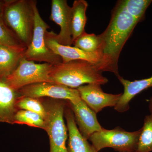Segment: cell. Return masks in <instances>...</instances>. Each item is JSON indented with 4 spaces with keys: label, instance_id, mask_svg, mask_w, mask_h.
I'll list each match as a JSON object with an SVG mask.
<instances>
[{
    "label": "cell",
    "instance_id": "obj_22",
    "mask_svg": "<svg viewBox=\"0 0 152 152\" xmlns=\"http://www.w3.org/2000/svg\"><path fill=\"white\" fill-rule=\"evenodd\" d=\"M125 9L139 22L143 18L147 9L152 3L151 0H124Z\"/></svg>",
    "mask_w": 152,
    "mask_h": 152
},
{
    "label": "cell",
    "instance_id": "obj_5",
    "mask_svg": "<svg viewBox=\"0 0 152 152\" xmlns=\"http://www.w3.org/2000/svg\"><path fill=\"white\" fill-rule=\"evenodd\" d=\"M141 130L129 132L119 127L113 129H103L94 133L88 140L98 152L110 148L119 152H136Z\"/></svg>",
    "mask_w": 152,
    "mask_h": 152
},
{
    "label": "cell",
    "instance_id": "obj_2",
    "mask_svg": "<svg viewBox=\"0 0 152 152\" xmlns=\"http://www.w3.org/2000/svg\"><path fill=\"white\" fill-rule=\"evenodd\" d=\"M51 83L75 89L84 84L104 85L108 80L94 65L86 61L77 60L55 65L50 74Z\"/></svg>",
    "mask_w": 152,
    "mask_h": 152
},
{
    "label": "cell",
    "instance_id": "obj_16",
    "mask_svg": "<svg viewBox=\"0 0 152 152\" xmlns=\"http://www.w3.org/2000/svg\"><path fill=\"white\" fill-rule=\"evenodd\" d=\"M26 48L0 45V79L6 78L15 70L24 57Z\"/></svg>",
    "mask_w": 152,
    "mask_h": 152
},
{
    "label": "cell",
    "instance_id": "obj_14",
    "mask_svg": "<svg viewBox=\"0 0 152 152\" xmlns=\"http://www.w3.org/2000/svg\"><path fill=\"white\" fill-rule=\"evenodd\" d=\"M64 115L69 132L68 152H98L82 136L76 124L73 113L68 104L65 109Z\"/></svg>",
    "mask_w": 152,
    "mask_h": 152
},
{
    "label": "cell",
    "instance_id": "obj_4",
    "mask_svg": "<svg viewBox=\"0 0 152 152\" xmlns=\"http://www.w3.org/2000/svg\"><path fill=\"white\" fill-rule=\"evenodd\" d=\"M61 100L52 99L43 103L46 110L45 130L50 140V152H68L66 146L68 130L64 119L66 105Z\"/></svg>",
    "mask_w": 152,
    "mask_h": 152
},
{
    "label": "cell",
    "instance_id": "obj_19",
    "mask_svg": "<svg viewBox=\"0 0 152 152\" xmlns=\"http://www.w3.org/2000/svg\"><path fill=\"white\" fill-rule=\"evenodd\" d=\"M14 124H26L44 130L45 128V121L42 116L26 110H19L17 112L14 118Z\"/></svg>",
    "mask_w": 152,
    "mask_h": 152
},
{
    "label": "cell",
    "instance_id": "obj_1",
    "mask_svg": "<svg viewBox=\"0 0 152 152\" xmlns=\"http://www.w3.org/2000/svg\"><path fill=\"white\" fill-rule=\"evenodd\" d=\"M139 22L128 12L123 1H119L112 12L107 27L99 35L102 53L100 62L95 69L100 72L113 73L120 76L118 61L120 54Z\"/></svg>",
    "mask_w": 152,
    "mask_h": 152
},
{
    "label": "cell",
    "instance_id": "obj_17",
    "mask_svg": "<svg viewBox=\"0 0 152 152\" xmlns=\"http://www.w3.org/2000/svg\"><path fill=\"white\" fill-rule=\"evenodd\" d=\"M88 3L85 0H75L71 7V27L73 43L85 32L87 22L86 12Z\"/></svg>",
    "mask_w": 152,
    "mask_h": 152
},
{
    "label": "cell",
    "instance_id": "obj_18",
    "mask_svg": "<svg viewBox=\"0 0 152 152\" xmlns=\"http://www.w3.org/2000/svg\"><path fill=\"white\" fill-rule=\"evenodd\" d=\"M140 130L136 152H152V114L145 117Z\"/></svg>",
    "mask_w": 152,
    "mask_h": 152
},
{
    "label": "cell",
    "instance_id": "obj_24",
    "mask_svg": "<svg viewBox=\"0 0 152 152\" xmlns=\"http://www.w3.org/2000/svg\"><path fill=\"white\" fill-rule=\"evenodd\" d=\"M5 1H0V15H2L5 6Z\"/></svg>",
    "mask_w": 152,
    "mask_h": 152
},
{
    "label": "cell",
    "instance_id": "obj_13",
    "mask_svg": "<svg viewBox=\"0 0 152 152\" xmlns=\"http://www.w3.org/2000/svg\"><path fill=\"white\" fill-rule=\"evenodd\" d=\"M21 96L12 89L4 79H0V123L14 124V118L19 110L17 104Z\"/></svg>",
    "mask_w": 152,
    "mask_h": 152
},
{
    "label": "cell",
    "instance_id": "obj_3",
    "mask_svg": "<svg viewBox=\"0 0 152 152\" xmlns=\"http://www.w3.org/2000/svg\"><path fill=\"white\" fill-rule=\"evenodd\" d=\"M35 1L6 0L2 14L6 24L27 48L32 38Z\"/></svg>",
    "mask_w": 152,
    "mask_h": 152
},
{
    "label": "cell",
    "instance_id": "obj_26",
    "mask_svg": "<svg viewBox=\"0 0 152 152\" xmlns=\"http://www.w3.org/2000/svg\"></svg>",
    "mask_w": 152,
    "mask_h": 152
},
{
    "label": "cell",
    "instance_id": "obj_10",
    "mask_svg": "<svg viewBox=\"0 0 152 152\" xmlns=\"http://www.w3.org/2000/svg\"><path fill=\"white\" fill-rule=\"evenodd\" d=\"M81 99L96 113L104 108L115 107L119 101L122 94H113L104 92L98 84H89L81 86L77 89Z\"/></svg>",
    "mask_w": 152,
    "mask_h": 152
},
{
    "label": "cell",
    "instance_id": "obj_23",
    "mask_svg": "<svg viewBox=\"0 0 152 152\" xmlns=\"http://www.w3.org/2000/svg\"><path fill=\"white\" fill-rule=\"evenodd\" d=\"M0 45L12 47H26L7 26L2 15H0Z\"/></svg>",
    "mask_w": 152,
    "mask_h": 152
},
{
    "label": "cell",
    "instance_id": "obj_21",
    "mask_svg": "<svg viewBox=\"0 0 152 152\" xmlns=\"http://www.w3.org/2000/svg\"><path fill=\"white\" fill-rule=\"evenodd\" d=\"M19 110H26L39 114L44 119L46 115V110L40 98L29 97L21 96L17 102Z\"/></svg>",
    "mask_w": 152,
    "mask_h": 152
},
{
    "label": "cell",
    "instance_id": "obj_15",
    "mask_svg": "<svg viewBox=\"0 0 152 152\" xmlns=\"http://www.w3.org/2000/svg\"><path fill=\"white\" fill-rule=\"evenodd\" d=\"M119 81L124 87V92L116 105L114 107L119 113L126 112L129 109V103L132 99L144 90L152 88V76L148 78L130 81L119 76Z\"/></svg>",
    "mask_w": 152,
    "mask_h": 152
},
{
    "label": "cell",
    "instance_id": "obj_25",
    "mask_svg": "<svg viewBox=\"0 0 152 152\" xmlns=\"http://www.w3.org/2000/svg\"><path fill=\"white\" fill-rule=\"evenodd\" d=\"M149 109L151 113L152 114V97L150 99L149 101Z\"/></svg>",
    "mask_w": 152,
    "mask_h": 152
},
{
    "label": "cell",
    "instance_id": "obj_7",
    "mask_svg": "<svg viewBox=\"0 0 152 152\" xmlns=\"http://www.w3.org/2000/svg\"><path fill=\"white\" fill-rule=\"evenodd\" d=\"M53 66V65L48 63L36 64L24 57L15 70L5 80L12 89L18 91L23 87L34 84L51 83L50 74Z\"/></svg>",
    "mask_w": 152,
    "mask_h": 152
},
{
    "label": "cell",
    "instance_id": "obj_9",
    "mask_svg": "<svg viewBox=\"0 0 152 152\" xmlns=\"http://www.w3.org/2000/svg\"><path fill=\"white\" fill-rule=\"evenodd\" d=\"M53 32L46 31L45 34L46 44L49 49L61 58L63 63L81 60L95 66L100 62L102 56L100 52L88 53L75 47L61 45L54 37Z\"/></svg>",
    "mask_w": 152,
    "mask_h": 152
},
{
    "label": "cell",
    "instance_id": "obj_12",
    "mask_svg": "<svg viewBox=\"0 0 152 152\" xmlns=\"http://www.w3.org/2000/svg\"><path fill=\"white\" fill-rule=\"evenodd\" d=\"M71 7L66 0H52L50 19L59 25L61 31L54 37L58 43L71 46L73 44L71 27Z\"/></svg>",
    "mask_w": 152,
    "mask_h": 152
},
{
    "label": "cell",
    "instance_id": "obj_11",
    "mask_svg": "<svg viewBox=\"0 0 152 152\" xmlns=\"http://www.w3.org/2000/svg\"><path fill=\"white\" fill-rule=\"evenodd\" d=\"M67 102L73 113L79 130L85 139L88 140L94 133L103 129L98 121L96 113L81 99Z\"/></svg>",
    "mask_w": 152,
    "mask_h": 152
},
{
    "label": "cell",
    "instance_id": "obj_8",
    "mask_svg": "<svg viewBox=\"0 0 152 152\" xmlns=\"http://www.w3.org/2000/svg\"><path fill=\"white\" fill-rule=\"evenodd\" d=\"M18 91L23 96L29 97H48L70 102L81 99L77 89L51 82H42L29 85L23 87Z\"/></svg>",
    "mask_w": 152,
    "mask_h": 152
},
{
    "label": "cell",
    "instance_id": "obj_6",
    "mask_svg": "<svg viewBox=\"0 0 152 152\" xmlns=\"http://www.w3.org/2000/svg\"><path fill=\"white\" fill-rule=\"evenodd\" d=\"M34 19L32 38L31 43L25 52L24 58L29 61L44 62L53 65L62 63L61 58L47 47L45 34L50 26L44 21L39 13L37 1L34 4Z\"/></svg>",
    "mask_w": 152,
    "mask_h": 152
},
{
    "label": "cell",
    "instance_id": "obj_20",
    "mask_svg": "<svg viewBox=\"0 0 152 152\" xmlns=\"http://www.w3.org/2000/svg\"><path fill=\"white\" fill-rule=\"evenodd\" d=\"M75 47L88 53L97 51L100 45L99 35L87 34L84 32L74 41Z\"/></svg>",
    "mask_w": 152,
    "mask_h": 152
}]
</instances>
